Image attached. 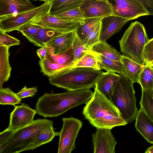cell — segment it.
Masks as SVG:
<instances>
[{
	"label": "cell",
	"mask_w": 153,
	"mask_h": 153,
	"mask_svg": "<svg viewBox=\"0 0 153 153\" xmlns=\"http://www.w3.org/2000/svg\"><path fill=\"white\" fill-rule=\"evenodd\" d=\"M93 93L89 89L61 93H46L38 99L36 110L37 113L44 117H56L71 108L85 104Z\"/></svg>",
	"instance_id": "cell-1"
},
{
	"label": "cell",
	"mask_w": 153,
	"mask_h": 153,
	"mask_svg": "<svg viewBox=\"0 0 153 153\" xmlns=\"http://www.w3.org/2000/svg\"><path fill=\"white\" fill-rule=\"evenodd\" d=\"M82 113L90 124L96 128L111 129L128 124L111 102L95 87L92 97L83 108Z\"/></svg>",
	"instance_id": "cell-2"
},
{
	"label": "cell",
	"mask_w": 153,
	"mask_h": 153,
	"mask_svg": "<svg viewBox=\"0 0 153 153\" xmlns=\"http://www.w3.org/2000/svg\"><path fill=\"white\" fill-rule=\"evenodd\" d=\"M102 72L92 68H72L50 77L49 80L51 85L68 91L90 89L95 86Z\"/></svg>",
	"instance_id": "cell-3"
},
{
	"label": "cell",
	"mask_w": 153,
	"mask_h": 153,
	"mask_svg": "<svg viewBox=\"0 0 153 153\" xmlns=\"http://www.w3.org/2000/svg\"><path fill=\"white\" fill-rule=\"evenodd\" d=\"M53 121L38 119L29 125L13 132L3 145L0 147V153H19L36 138L41 131L53 127Z\"/></svg>",
	"instance_id": "cell-4"
},
{
	"label": "cell",
	"mask_w": 153,
	"mask_h": 153,
	"mask_svg": "<svg viewBox=\"0 0 153 153\" xmlns=\"http://www.w3.org/2000/svg\"><path fill=\"white\" fill-rule=\"evenodd\" d=\"M149 39L143 25L136 21L132 22L119 41L123 55L142 65L145 46Z\"/></svg>",
	"instance_id": "cell-5"
},
{
	"label": "cell",
	"mask_w": 153,
	"mask_h": 153,
	"mask_svg": "<svg viewBox=\"0 0 153 153\" xmlns=\"http://www.w3.org/2000/svg\"><path fill=\"white\" fill-rule=\"evenodd\" d=\"M134 83L127 77L120 74L111 100L127 123L135 119L138 111Z\"/></svg>",
	"instance_id": "cell-6"
},
{
	"label": "cell",
	"mask_w": 153,
	"mask_h": 153,
	"mask_svg": "<svg viewBox=\"0 0 153 153\" xmlns=\"http://www.w3.org/2000/svg\"><path fill=\"white\" fill-rule=\"evenodd\" d=\"M51 3V0H48L32 10L0 18V29L9 33L17 30L25 25L34 23L49 12Z\"/></svg>",
	"instance_id": "cell-7"
},
{
	"label": "cell",
	"mask_w": 153,
	"mask_h": 153,
	"mask_svg": "<svg viewBox=\"0 0 153 153\" xmlns=\"http://www.w3.org/2000/svg\"><path fill=\"white\" fill-rule=\"evenodd\" d=\"M62 128L59 133L58 153H71L76 148L75 142L82 127V122L73 117L62 118Z\"/></svg>",
	"instance_id": "cell-8"
},
{
	"label": "cell",
	"mask_w": 153,
	"mask_h": 153,
	"mask_svg": "<svg viewBox=\"0 0 153 153\" xmlns=\"http://www.w3.org/2000/svg\"><path fill=\"white\" fill-rule=\"evenodd\" d=\"M113 15L129 21L140 17L149 15L143 5L138 0H107Z\"/></svg>",
	"instance_id": "cell-9"
},
{
	"label": "cell",
	"mask_w": 153,
	"mask_h": 153,
	"mask_svg": "<svg viewBox=\"0 0 153 153\" xmlns=\"http://www.w3.org/2000/svg\"><path fill=\"white\" fill-rule=\"evenodd\" d=\"M94 153H115L117 142L111 129L97 128L92 134Z\"/></svg>",
	"instance_id": "cell-10"
},
{
	"label": "cell",
	"mask_w": 153,
	"mask_h": 153,
	"mask_svg": "<svg viewBox=\"0 0 153 153\" xmlns=\"http://www.w3.org/2000/svg\"><path fill=\"white\" fill-rule=\"evenodd\" d=\"M10 115L9 125L7 128L14 131L25 127L32 123L36 110L30 108L28 105L22 103L21 105L16 106Z\"/></svg>",
	"instance_id": "cell-11"
},
{
	"label": "cell",
	"mask_w": 153,
	"mask_h": 153,
	"mask_svg": "<svg viewBox=\"0 0 153 153\" xmlns=\"http://www.w3.org/2000/svg\"><path fill=\"white\" fill-rule=\"evenodd\" d=\"M79 8L84 19L104 17L113 14L107 1L83 0Z\"/></svg>",
	"instance_id": "cell-12"
},
{
	"label": "cell",
	"mask_w": 153,
	"mask_h": 153,
	"mask_svg": "<svg viewBox=\"0 0 153 153\" xmlns=\"http://www.w3.org/2000/svg\"><path fill=\"white\" fill-rule=\"evenodd\" d=\"M80 22L67 21L51 15L48 12L34 23L43 27L66 33L75 30Z\"/></svg>",
	"instance_id": "cell-13"
},
{
	"label": "cell",
	"mask_w": 153,
	"mask_h": 153,
	"mask_svg": "<svg viewBox=\"0 0 153 153\" xmlns=\"http://www.w3.org/2000/svg\"><path fill=\"white\" fill-rule=\"evenodd\" d=\"M129 20L114 15L102 18L101 20L100 41H106L114 34L119 32Z\"/></svg>",
	"instance_id": "cell-14"
},
{
	"label": "cell",
	"mask_w": 153,
	"mask_h": 153,
	"mask_svg": "<svg viewBox=\"0 0 153 153\" xmlns=\"http://www.w3.org/2000/svg\"><path fill=\"white\" fill-rule=\"evenodd\" d=\"M29 0H0V18L34 9Z\"/></svg>",
	"instance_id": "cell-15"
},
{
	"label": "cell",
	"mask_w": 153,
	"mask_h": 153,
	"mask_svg": "<svg viewBox=\"0 0 153 153\" xmlns=\"http://www.w3.org/2000/svg\"><path fill=\"white\" fill-rule=\"evenodd\" d=\"M120 79V75L114 72H103L97 79L95 87L111 101L115 87Z\"/></svg>",
	"instance_id": "cell-16"
},
{
	"label": "cell",
	"mask_w": 153,
	"mask_h": 153,
	"mask_svg": "<svg viewBox=\"0 0 153 153\" xmlns=\"http://www.w3.org/2000/svg\"><path fill=\"white\" fill-rule=\"evenodd\" d=\"M135 127L147 141L153 143V121L140 109L135 118Z\"/></svg>",
	"instance_id": "cell-17"
},
{
	"label": "cell",
	"mask_w": 153,
	"mask_h": 153,
	"mask_svg": "<svg viewBox=\"0 0 153 153\" xmlns=\"http://www.w3.org/2000/svg\"><path fill=\"white\" fill-rule=\"evenodd\" d=\"M76 36L75 30L66 33L55 38L46 45L52 47L55 54H60L71 46Z\"/></svg>",
	"instance_id": "cell-18"
},
{
	"label": "cell",
	"mask_w": 153,
	"mask_h": 153,
	"mask_svg": "<svg viewBox=\"0 0 153 153\" xmlns=\"http://www.w3.org/2000/svg\"><path fill=\"white\" fill-rule=\"evenodd\" d=\"M124 68L125 76L133 83H140V77L144 65H142L122 55L121 59Z\"/></svg>",
	"instance_id": "cell-19"
},
{
	"label": "cell",
	"mask_w": 153,
	"mask_h": 153,
	"mask_svg": "<svg viewBox=\"0 0 153 153\" xmlns=\"http://www.w3.org/2000/svg\"><path fill=\"white\" fill-rule=\"evenodd\" d=\"M65 33L42 27L32 37L28 39L35 45L43 47L57 37Z\"/></svg>",
	"instance_id": "cell-20"
},
{
	"label": "cell",
	"mask_w": 153,
	"mask_h": 153,
	"mask_svg": "<svg viewBox=\"0 0 153 153\" xmlns=\"http://www.w3.org/2000/svg\"><path fill=\"white\" fill-rule=\"evenodd\" d=\"M10 47L0 46V89L2 88L4 83L10 77L12 69L9 61Z\"/></svg>",
	"instance_id": "cell-21"
},
{
	"label": "cell",
	"mask_w": 153,
	"mask_h": 153,
	"mask_svg": "<svg viewBox=\"0 0 153 153\" xmlns=\"http://www.w3.org/2000/svg\"><path fill=\"white\" fill-rule=\"evenodd\" d=\"M92 52L97 59L98 66L99 70L104 69L107 71L117 72L120 74H124V66L121 61L112 60L101 54Z\"/></svg>",
	"instance_id": "cell-22"
},
{
	"label": "cell",
	"mask_w": 153,
	"mask_h": 153,
	"mask_svg": "<svg viewBox=\"0 0 153 153\" xmlns=\"http://www.w3.org/2000/svg\"><path fill=\"white\" fill-rule=\"evenodd\" d=\"M102 18L84 19L80 22L75 30L76 36L84 42L86 38L101 22Z\"/></svg>",
	"instance_id": "cell-23"
},
{
	"label": "cell",
	"mask_w": 153,
	"mask_h": 153,
	"mask_svg": "<svg viewBox=\"0 0 153 153\" xmlns=\"http://www.w3.org/2000/svg\"><path fill=\"white\" fill-rule=\"evenodd\" d=\"M73 63L66 65H61L52 62L47 58L42 60H40L39 62L41 72L44 75L49 77L72 68Z\"/></svg>",
	"instance_id": "cell-24"
},
{
	"label": "cell",
	"mask_w": 153,
	"mask_h": 153,
	"mask_svg": "<svg viewBox=\"0 0 153 153\" xmlns=\"http://www.w3.org/2000/svg\"><path fill=\"white\" fill-rule=\"evenodd\" d=\"M46 45L47 46V51L46 58L51 62L64 65L73 62L74 54L72 45L65 52L57 54L54 53L52 47Z\"/></svg>",
	"instance_id": "cell-25"
},
{
	"label": "cell",
	"mask_w": 153,
	"mask_h": 153,
	"mask_svg": "<svg viewBox=\"0 0 153 153\" xmlns=\"http://www.w3.org/2000/svg\"><path fill=\"white\" fill-rule=\"evenodd\" d=\"M89 50L115 61H121L122 55L114 48L107 43L106 41H100L93 45Z\"/></svg>",
	"instance_id": "cell-26"
},
{
	"label": "cell",
	"mask_w": 153,
	"mask_h": 153,
	"mask_svg": "<svg viewBox=\"0 0 153 153\" xmlns=\"http://www.w3.org/2000/svg\"><path fill=\"white\" fill-rule=\"evenodd\" d=\"M83 0H51L49 13L51 14L79 7Z\"/></svg>",
	"instance_id": "cell-27"
},
{
	"label": "cell",
	"mask_w": 153,
	"mask_h": 153,
	"mask_svg": "<svg viewBox=\"0 0 153 153\" xmlns=\"http://www.w3.org/2000/svg\"><path fill=\"white\" fill-rule=\"evenodd\" d=\"M59 132L54 130L53 127L44 130L39 134L35 140L24 150V151L33 150L52 141L54 137L59 135Z\"/></svg>",
	"instance_id": "cell-28"
},
{
	"label": "cell",
	"mask_w": 153,
	"mask_h": 153,
	"mask_svg": "<svg viewBox=\"0 0 153 153\" xmlns=\"http://www.w3.org/2000/svg\"><path fill=\"white\" fill-rule=\"evenodd\" d=\"M140 109L153 121V89H142Z\"/></svg>",
	"instance_id": "cell-29"
},
{
	"label": "cell",
	"mask_w": 153,
	"mask_h": 153,
	"mask_svg": "<svg viewBox=\"0 0 153 153\" xmlns=\"http://www.w3.org/2000/svg\"><path fill=\"white\" fill-rule=\"evenodd\" d=\"M77 67L92 68L99 70L97 59L89 50L79 59L73 63L72 68Z\"/></svg>",
	"instance_id": "cell-30"
},
{
	"label": "cell",
	"mask_w": 153,
	"mask_h": 153,
	"mask_svg": "<svg viewBox=\"0 0 153 153\" xmlns=\"http://www.w3.org/2000/svg\"><path fill=\"white\" fill-rule=\"evenodd\" d=\"M139 81L142 89H153V64L144 65Z\"/></svg>",
	"instance_id": "cell-31"
},
{
	"label": "cell",
	"mask_w": 153,
	"mask_h": 153,
	"mask_svg": "<svg viewBox=\"0 0 153 153\" xmlns=\"http://www.w3.org/2000/svg\"><path fill=\"white\" fill-rule=\"evenodd\" d=\"M22 99L19 98L16 94L9 88L0 89V104L1 105H10L14 106L20 104Z\"/></svg>",
	"instance_id": "cell-32"
},
{
	"label": "cell",
	"mask_w": 153,
	"mask_h": 153,
	"mask_svg": "<svg viewBox=\"0 0 153 153\" xmlns=\"http://www.w3.org/2000/svg\"><path fill=\"white\" fill-rule=\"evenodd\" d=\"M51 15L67 21L73 22H80L84 19L79 7Z\"/></svg>",
	"instance_id": "cell-33"
},
{
	"label": "cell",
	"mask_w": 153,
	"mask_h": 153,
	"mask_svg": "<svg viewBox=\"0 0 153 153\" xmlns=\"http://www.w3.org/2000/svg\"><path fill=\"white\" fill-rule=\"evenodd\" d=\"M72 47L74 54L73 62L79 59L89 50L76 35L72 45Z\"/></svg>",
	"instance_id": "cell-34"
},
{
	"label": "cell",
	"mask_w": 153,
	"mask_h": 153,
	"mask_svg": "<svg viewBox=\"0 0 153 153\" xmlns=\"http://www.w3.org/2000/svg\"><path fill=\"white\" fill-rule=\"evenodd\" d=\"M100 22L94 29L85 39L84 43L89 49L94 45L100 41V37L101 23Z\"/></svg>",
	"instance_id": "cell-35"
},
{
	"label": "cell",
	"mask_w": 153,
	"mask_h": 153,
	"mask_svg": "<svg viewBox=\"0 0 153 153\" xmlns=\"http://www.w3.org/2000/svg\"><path fill=\"white\" fill-rule=\"evenodd\" d=\"M42 27L34 23L25 25L19 27L17 30L20 32L28 39L33 36Z\"/></svg>",
	"instance_id": "cell-36"
},
{
	"label": "cell",
	"mask_w": 153,
	"mask_h": 153,
	"mask_svg": "<svg viewBox=\"0 0 153 153\" xmlns=\"http://www.w3.org/2000/svg\"><path fill=\"white\" fill-rule=\"evenodd\" d=\"M21 42L18 39L12 37L0 29V46L10 47L20 44Z\"/></svg>",
	"instance_id": "cell-37"
},
{
	"label": "cell",
	"mask_w": 153,
	"mask_h": 153,
	"mask_svg": "<svg viewBox=\"0 0 153 153\" xmlns=\"http://www.w3.org/2000/svg\"><path fill=\"white\" fill-rule=\"evenodd\" d=\"M143 58L145 65L153 64V38L149 39L145 46Z\"/></svg>",
	"instance_id": "cell-38"
},
{
	"label": "cell",
	"mask_w": 153,
	"mask_h": 153,
	"mask_svg": "<svg viewBox=\"0 0 153 153\" xmlns=\"http://www.w3.org/2000/svg\"><path fill=\"white\" fill-rule=\"evenodd\" d=\"M37 91L36 87L27 88L25 86L16 94L18 97L22 99L26 97L33 96Z\"/></svg>",
	"instance_id": "cell-39"
},
{
	"label": "cell",
	"mask_w": 153,
	"mask_h": 153,
	"mask_svg": "<svg viewBox=\"0 0 153 153\" xmlns=\"http://www.w3.org/2000/svg\"><path fill=\"white\" fill-rule=\"evenodd\" d=\"M13 132L7 128L0 133V147L3 145Z\"/></svg>",
	"instance_id": "cell-40"
},
{
	"label": "cell",
	"mask_w": 153,
	"mask_h": 153,
	"mask_svg": "<svg viewBox=\"0 0 153 153\" xmlns=\"http://www.w3.org/2000/svg\"><path fill=\"white\" fill-rule=\"evenodd\" d=\"M144 6L149 15L153 16V1L152 0H138Z\"/></svg>",
	"instance_id": "cell-41"
},
{
	"label": "cell",
	"mask_w": 153,
	"mask_h": 153,
	"mask_svg": "<svg viewBox=\"0 0 153 153\" xmlns=\"http://www.w3.org/2000/svg\"><path fill=\"white\" fill-rule=\"evenodd\" d=\"M47 51V46L46 45L42 47L37 51V55L41 60H42L46 58Z\"/></svg>",
	"instance_id": "cell-42"
},
{
	"label": "cell",
	"mask_w": 153,
	"mask_h": 153,
	"mask_svg": "<svg viewBox=\"0 0 153 153\" xmlns=\"http://www.w3.org/2000/svg\"><path fill=\"white\" fill-rule=\"evenodd\" d=\"M145 153H153V146L148 148L145 152Z\"/></svg>",
	"instance_id": "cell-43"
},
{
	"label": "cell",
	"mask_w": 153,
	"mask_h": 153,
	"mask_svg": "<svg viewBox=\"0 0 153 153\" xmlns=\"http://www.w3.org/2000/svg\"><path fill=\"white\" fill-rule=\"evenodd\" d=\"M32 0L35 1H44V2H45L48 0Z\"/></svg>",
	"instance_id": "cell-44"
},
{
	"label": "cell",
	"mask_w": 153,
	"mask_h": 153,
	"mask_svg": "<svg viewBox=\"0 0 153 153\" xmlns=\"http://www.w3.org/2000/svg\"><path fill=\"white\" fill-rule=\"evenodd\" d=\"M102 0V1H107V0Z\"/></svg>",
	"instance_id": "cell-45"
},
{
	"label": "cell",
	"mask_w": 153,
	"mask_h": 153,
	"mask_svg": "<svg viewBox=\"0 0 153 153\" xmlns=\"http://www.w3.org/2000/svg\"><path fill=\"white\" fill-rule=\"evenodd\" d=\"M152 1H153V0H152Z\"/></svg>",
	"instance_id": "cell-46"
}]
</instances>
